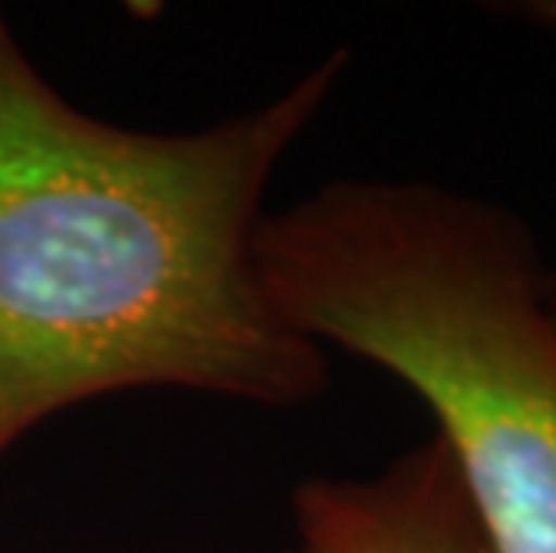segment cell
<instances>
[{
    "mask_svg": "<svg viewBox=\"0 0 556 553\" xmlns=\"http://www.w3.org/2000/svg\"><path fill=\"white\" fill-rule=\"evenodd\" d=\"M345 68L330 51L263 109L144 134L73 109L0 11V456L129 388L324 395V349L269 305L252 244L269 176Z\"/></svg>",
    "mask_w": 556,
    "mask_h": 553,
    "instance_id": "obj_1",
    "label": "cell"
},
{
    "mask_svg": "<svg viewBox=\"0 0 556 553\" xmlns=\"http://www.w3.org/2000/svg\"><path fill=\"white\" fill-rule=\"evenodd\" d=\"M291 331L431 406L495 553H556V321L528 219L428 180H330L255 230Z\"/></svg>",
    "mask_w": 556,
    "mask_h": 553,
    "instance_id": "obj_2",
    "label": "cell"
},
{
    "mask_svg": "<svg viewBox=\"0 0 556 553\" xmlns=\"http://www.w3.org/2000/svg\"><path fill=\"white\" fill-rule=\"evenodd\" d=\"M291 511L305 553H495L438 435L370 478H305Z\"/></svg>",
    "mask_w": 556,
    "mask_h": 553,
    "instance_id": "obj_3",
    "label": "cell"
},
{
    "mask_svg": "<svg viewBox=\"0 0 556 553\" xmlns=\"http://www.w3.org/2000/svg\"><path fill=\"white\" fill-rule=\"evenodd\" d=\"M495 11L528 22V26H539L542 33H553L556 37V0H514V4H495ZM546 302L556 321V266H549L546 274Z\"/></svg>",
    "mask_w": 556,
    "mask_h": 553,
    "instance_id": "obj_4",
    "label": "cell"
},
{
    "mask_svg": "<svg viewBox=\"0 0 556 553\" xmlns=\"http://www.w3.org/2000/svg\"><path fill=\"white\" fill-rule=\"evenodd\" d=\"M288 553H305V550H302V546H299V550H288Z\"/></svg>",
    "mask_w": 556,
    "mask_h": 553,
    "instance_id": "obj_5",
    "label": "cell"
}]
</instances>
